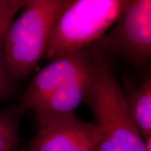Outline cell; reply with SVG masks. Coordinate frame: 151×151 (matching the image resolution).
I'll use <instances>...</instances> for the list:
<instances>
[{"label":"cell","mask_w":151,"mask_h":151,"mask_svg":"<svg viewBox=\"0 0 151 151\" xmlns=\"http://www.w3.org/2000/svg\"><path fill=\"white\" fill-rule=\"evenodd\" d=\"M92 63L87 49L51 60L33 78L19 103L23 113L35 110L51 94L85 72Z\"/></svg>","instance_id":"6"},{"label":"cell","mask_w":151,"mask_h":151,"mask_svg":"<svg viewBox=\"0 0 151 151\" xmlns=\"http://www.w3.org/2000/svg\"><path fill=\"white\" fill-rule=\"evenodd\" d=\"M125 105L135 127L144 138L151 135V79L124 94Z\"/></svg>","instance_id":"8"},{"label":"cell","mask_w":151,"mask_h":151,"mask_svg":"<svg viewBox=\"0 0 151 151\" xmlns=\"http://www.w3.org/2000/svg\"><path fill=\"white\" fill-rule=\"evenodd\" d=\"M127 0H65L51 26L43 57L53 60L86 50L113 26Z\"/></svg>","instance_id":"2"},{"label":"cell","mask_w":151,"mask_h":151,"mask_svg":"<svg viewBox=\"0 0 151 151\" xmlns=\"http://www.w3.org/2000/svg\"><path fill=\"white\" fill-rule=\"evenodd\" d=\"M65 0H27L4 35V65L12 81L29 75L43 57L51 26Z\"/></svg>","instance_id":"3"},{"label":"cell","mask_w":151,"mask_h":151,"mask_svg":"<svg viewBox=\"0 0 151 151\" xmlns=\"http://www.w3.org/2000/svg\"><path fill=\"white\" fill-rule=\"evenodd\" d=\"M7 28L0 27V102L8 98L14 91V83L4 65V35Z\"/></svg>","instance_id":"10"},{"label":"cell","mask_w":151,"mask_h":151,"mask_svg":"<svg viewBox=\"0 0 151 151\" xmlns=\"http://www.w3.org/2000/svg\"><path fill=\"white\" fill-rule=\"evenodd\" d=\"M96 42V50L142 65L151 56V1L128 0L117 20Z\"/></svg>","instance_id":"4"},{"label":"cell","mask_w":151,"mask_h":151,"mask_svg":"<svg viewBox=\"0 0 151 151\" xmlns=\"http://www.w3.org/2000/svg\"><path fill=\"white\" fill-rule=\"evenodd\" d=\"M24 4V1L0 0V27H8Z\"/></svg>","instance_id":"11"},{"label":"cell","mask_w":151,"mask_h":151,"mask_svg":"<svg viewBox=\"0 0 151 151\" xmlns=\"http://www.w3.org/2000/svg\"><path fill=\"white\" fill-rule=\"evenodd\" d=\"M23 113L19 104L0 109V151H17Z\"/></svg>","instance_id":"9"},{"label":"cell","mask_w":151,"mask_h":151,"mask_svg":"<svg viewBox=\"0 0 151 151\" xmlns=\"http://www.w3.org/2000/svg\"><path fill=\"white\" fill-rule=\"evenodd\" d=\"M99 130L76 114L38 124L27 151H97Z\"/></svg>","instance_id":"5"},{"label":"cell","mask_w":151,"mask_h":151,"mask_svg":"<svg viewBox=\"0 0 151 151\" xmlns=\"http://www.w3.org/2000/svg\"><path fill=\"white\" fill-rule=\"evenodd\" d=\"M91 66L92 63L85 72L60 87L41 105L34 110L37 124L75 114L76 109L83 102L89 81Z\"/></svg>","instance_id":"7"},{"label":"cell","mask_w":151,"mask_h":151,"mask_svg":"<svg viewBox=\"0 0 151 151\" xmlns=\"http://www.w3.org/2000/svg\"><path fill=\"white\" fill-rule=\"evenodd\" d=\"M92 53V66L83 103L99 130L97 151H146L144 139L125 105L124 92L104 55Z\"/></svg>","instance_id":"1"}]
</instances>
